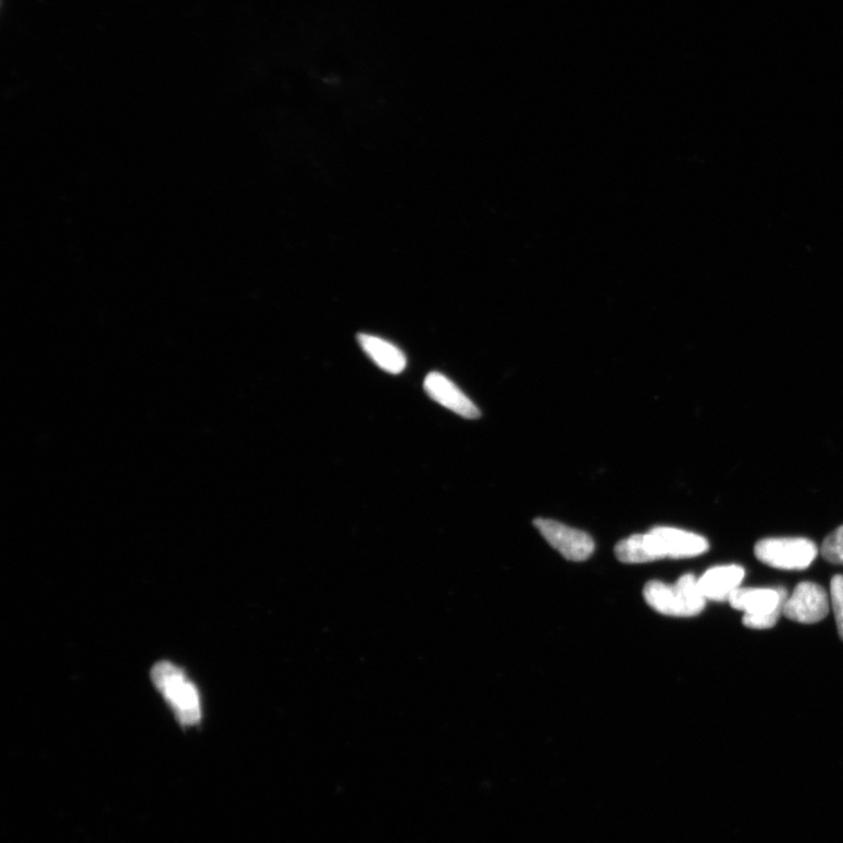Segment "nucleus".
Masks as SVG:
<instances>
[{"label": "nucleus", "instance_id": "1", "mask_svg": "<svg viewBox=\"0 0 843 843\" xmlns=\"http://www.w3.org/2000/svg\"><path fill=\"white\" fill-rule=\"evenodd\" d=\"M643 595L653 609L668 617H697L707 604L698 579L693 574L681 577L673 586L661 581H649Z\"/></svg>", "mask_w": 843, "mask_h": 843}, {"label": "nucleus", "instance_id": "2", "mask_svg": "<svg viewBox=\"0 0 843 843\" xmlns=\"http://www.w3.org/2000/svg\"><path fill=\"white\" fill-rule=\"evenodd\" d=\"M151 680L171 704L178 722L191 727L201 720V702L196 686L171 662H160L151 669Z\"/></svg>", "mask_w": 843, "mask_h": 843}, {"label": "nucleus", "instance_id": "3", "mask_svg": "<svg viewBox=\"0 0 843 843\" xmlns=\"http://www.w3.org/2000/svg\"><path fill=\"white\" fill-rule=\"evenodd\" d=\"M783 588H739L730 597V605L744 612L743 624L751 630H770L783 616L788 599Z\"/></svg>", "mask_w": 843, "mask_h": 843}, {"label": "nucleus", "instance_id": "4", "mask_svg": "<svg viewBox=\"0 0 843 843\" xmlns=\"http://www.w3.org/2000/svg\"><path fill=\"white\" fill-rule=\"evenodd\" d=\"M817 545L806 538H768L757 543L755 555L759 561L777 570L803 571L818 556Z\"/></svg>", "mask_w": 843, "mask_h": 843}, {"label": "nucleus", "instance_id": "5", "mask_svg": "<svg viewBox=\"0 0 843 843\" xmlns=\"http://www.w3.org/2000/svg\"><path fill=\"white\" fill-rule=\"evenodd\" d=\"M647 536L656 560L695 558L710 547L704 536L674 528L658 526L649 531Z\"/></svg>", "mask_w": 843, "mask_h": 843}, {"label": "nucleus", "instance_id": "6", "mask_svg": "<svg viewBox=\"0 0 843 843\" xmlns=\"http://www.w3.org/2000/svg\"><path fill=\"white\" fill-rule=\"evenodd\" d=\"M534 526L538 529L544 540L567 560L585 561L594 554V541L584 531L544 518L535 519Z\"/></svg>", "mask_w": 843, "mask_h": 843}, {"label": "nucleus", "instance_id": "7", "mask_svg": "<svg viewBox=\"0 0 843 843\" xmlns=\"http://www.w3.org/2000/svg\"><path fill=\"white\" fill-rule=\"evenodd\" d=\"M830 608L829 594L815 582L804 581L788 596L783 616L794 622L814 624L829 616Z\"/></svg>", "mask_w": 843, "mask_h": 843}, {"label": "nucleus", "instance_id": "8", "mask_svg": "<svg viewBox=\"0 0 843 843\" xmlns=\"http://www.w3.org/2000/svg\"><path fill=\"white\" fill-rule=\"evenodd\" d=\"M424 390L435 402L464 419L481 417L480 409L459 389L455 383L441 373H431L424 380Z\"/></svg>", "mask_w": 843, "mask_h": 843}, {"label": "nucleus", "instance_id": "9", "mask_svg": "<svg viewBox=\"0 0 843 843\" xmlns=\"http://www.w3.org/2000/svg\"><path fill=\"white\" fill-rule=\"evenodd\" d=\"M745 570L739 565L716 566L698 579V584L705 599L722 603L729 602L731 595L741 588Z\"/></svg>", "mask_w": 843, "mask_h": 843}, {"label": "nucleus", "instance_id": "10", "mask_svg": "<svg viewBox=\"0 0 843 843\" xmlns=\"http://www.w3.org/2000/svg\"><path fill=\"white\" fill-rule=\"evenodd\" d=\"M358 342L363 351L381 370L397 375L406 370L405 352L392 343L370 334H359Z\"/></svg>", "mask_w": 843, "mask_h": 843}, {"label": "nucleus", "instance_id": "11", "mask_svg": "<svg viewBox=\"0 0 843 843\" xmlns=\"http://www.w3.org/2000/svg\"><path fill=\"white\" fill-rule=\"evenodd\" d=\"M617 558L624 563H645L655 561L647 534H633L616 546Z\"/></svg>", "mask_w": 843, "mask_h": 843}, {"label": "nucleus", "instance_id": "12", "mask_svg": "<svg viewBox=\"0 0 843 843\" xmlns=\"http://www.w3.org/2000/svg\"><path fill=\"white\" fill-rule=\"evenodd\" d=\"M821 555L827 561L843 565V525L827 536L821 547Z\"/></svg>", "mask_w": 843, "mask_h": 843}, {"label": "nucleus", "instance_id": "13", "mask_svg": "<svg viewBox=\"0 0 843 843\" xmlns=\"http://www.w3.org/2000/svg\"><path fill=\"white\" fill-rule=\"evenodd\" d=\"M831 604L838 625V632L843 640V575H836L831 582Z\"/></svg>", "mask_w": 843, "mask_h": 843}]
</instances>
